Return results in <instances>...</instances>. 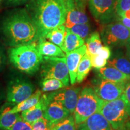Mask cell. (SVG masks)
I'll return each instance as SVG.
<instances>
[{
    "instance_id": "obj_21",
    "label": "cell",
    "mask_w": 130,
    "mask_h": 130,
    "mask_svg": "<svg viewBox=\"0 0 130 130\" xmlns=\"http://www.w3.org/2000/svg\"><path fill=\"white\" fill-rule=\"evenodd\" d=\"M20 117L19 113H12L10 107H6L0 113V129H9Z\"/></svg>"
},
{
    "instance_id": "obj_42",
    "label": "cell",
    "mask_w": 130,
    "mask_h": 130,
    "mask_svg": "<svg viewBox=\"0 0 130 130\" xmlns=\"http://www.w3.org/2000/svg\"><path fill=\"white\" fill-rule=\"evenodd\" d=\"M1 63H2V56H1V54L0 53V65H1Z\"/></svg>"
},
{
    "instance_id": "obj_8",
    "label": "cell",
    "mask_w": 130,
    "mask_h": 130,
    "mask_svg": "<svg viewBox=\"0 0 130 130\" xmlns=\"http://www.w3.org/2000/svg\"><path fill=\"white\" fill-rule=\"evenodd\" d=\"M87 3L92 15L101 25L115 21L117 0H88Z\"/></svg>"
},
{
    "instance_id": "obj_27",
    "label": "cell",
    "mask_w": 130,
    "mask_h": 130,
    "mask_svg": "<svg viewBox=\"0 0 130 130\" xmlns=\"http://www.w3.org/2000/svg\"><path fill=\"white\" fill-rule=\"evenodd\" d=\"M68 29L70 31L78 35L84 40L90 35V25L89 23L76 24L72 26L71 28Z\"/></svg>"
},
{
    "instance_id": "obj_32",
    "label": "cell",
    "mask_w": 130,
    "mask_h": 130,
    "mask_svg": "<svg viewBox=\"0 0 130 130\" xmlns=\"http://www.w3.org/2000/svg\"><path fill=\"white\" fill-rule=\"evenodd\" d=\"M129 9H130V0H117V15L121 16L123 12Z\"/></svg>"
},
{
    "instance_id": "obj_11",
    "label": "cell",
    "mask_w": 130,
    "mask_h": 130,
    "mask_svg": "<svg viewBox=\"0 0 130 130\" xmlns=\"http://www.w3.org/2000/svg\"><path fill=\"white\" fill-rule=\"evenodd\" d=\"M35 88L30 83L24 80H16L10 83L7 89V101L19 104L34 93Z\"/></svg>"
},
{
    "instance_id": "obj_17",
    "label": "cell",
    "mask_w": 130,
    "mask_h": 130,
    "mask_svg": "<svg viewBox=\"0 0 130 130\" xmlns=\"http://www.w3.org/2000/svg\"><path fill=\"white\" fill-rule=\"evenodd\" d=\"M107 65L130 75V60L119 49H117L111 54V57L107 61Z\"/></svg>"
},
{
    "instance_id": "obj_41",
    "label": "cell",
    "mask_w": 130,
    "mask_h": 130,
    "mask_svg": "<svg viewBox=\"0 0 130 130\" xmlns=\"http://www.w3.org/2000/svg\"><path fill=\"white\" fill-rule=\"evenodd\" d=\"M123 130H130V119L126 122Z\"/></svg>"
},
{
    "instance_id": "obj_22",
    "label": "cell",
    "mask_w": 130,
    "mask_h": 130,
    "mask_svg": "<svg viewBox=\"0 0 130 130\" xmlns=\"http://www.w3.org/2000/svg\"><path fill=\"white\" fill-rule=\"evenodd\" d=\"M41 96L42 91L37 90L32 94L31 96H30V97L23 101L19 102L14 107L11 108V112L12 113H20V112L28 109L39 102Z\"/></svg>"
},
{
    "instance_id": "obj_25",
    "label": "cell",
    "mask_w": 130,
    "mask_h": 130,
    "mask_svg": "<svg viewBox=\"0 0 130 130\" xmlns=\"http://www.w3.org/2000/svg\"><path fill=\"white\" fill-rule=\"evenodd\" d=\"M92 69L90 56L86 53L81 58L77 69V82L81 83L88 75Z\"/></svg>"
},
{
    "instance_id": "obj_29",
    "label": "cell",
    "mask_w": 130,
    "mask_h": 130,
    "mask_svg": "<svg viewBox=\"0 0 130 130\" xmlns=\"http://www.w3.org/2000/svg\"><path fill=\"white\" fill-rule=\"evenodd\" d=\"M32 130H51L53 126L48 120L42 117L31 124Z\"/></svg>"
},
{
    "instance_id": "obj_36",
    "label": "cell",
    "mask_w": 130,
    "mask_h": 130,
    "mask_svg": "<svg viewBox=\"0 0 130 130\" xmlns=\"http://www.w3.org/2000/svg\"><path fill=\"white\" fill-rule=\"evenodd\" d=\"M29 1L30 0H6L8 4L12 6H18Z\"/></svg>"
},
{
    "instance_id": "obj_30",
    "label": "cell",
    "mask_w": 130,
    "mask_h": 130,
    "mask_svg": "<svg viewBox=\"0 0 130 130\" xmlns=\"http://www.w3.org/2000/svg\"><path fill=\"white\" fill-rule=\"evenodd\" d=\"M90 59L92 66L97 69L105 67L107 64V61H108L98 54L90 56Z\"/></svg>"
},
{
    "instance_id": "obj_37",
    "label": "cell",
    "mask_w": 130,
    "mask_h": 130,
    "mask_svg": "<svg viewBox=\"0 0 130 130\" xmlns=\"http://www.w3.org/2000/svg\"><path fill=\"white\" fill-rule=\"evenodd\" d=\"M87 2H88V0H75V3L76 5L83 8H86V6Z\"/></svg>"
},
{
    "instance_id": "obj_26",
    "label": "cell",
    "mask_w": 130,
    "mask_h": 130,
    "mask_svg": "<svg viewBox=\"0 0 130 130\" xmlns=\"http://www.w3.org/2000/svg\"><path fill=\"white\" fill-rule=\"evenodd\" d=\"M40 85L42 90L44 92H54L66 87L61 81L54 78L43 79Z\"/></svg>"
},
{
    "instance_id": "obj_4",
    "label": "cell",
    "mask_w": 130,
    "mask_h": 130,
    "mask_svg": "<svg viewBox=\"0 0 130 130\" xmlns=\"http://www.w3.org/2000/svg\"><path fill=\"white\" fill-rule=\"evenodd\" d=\"M100 112L113 130H123L130 119V103L123 93L116 100L104 102Z\"/></svg>"
},
{
    "instance_id": "obj_6",
    "label": "cell",
    "mask_w": 130,
    "mask_h": 130,
    "mask_svg": "<svg viewBox=\"0 0 130 130\" xmlns=\"http://www.w3.org/2000/svg\"><path fill=\"white\" fill-rule=\"evenodd\" d=\"M40 67V74L43 79H57L61 81L66 87L69 86V71L65 57H43Z\"/></svg>"
},
{
    "instance_id": "obj_12",
    "label": "cell",
    "mask_w": 130,
    "mask_h": 130,
    "mask_svg": "<svg viewBox=\"0 0 130 130\" xmlns=\"http://www.w3.org/2000/svg\"><path fill=\"white\" fill-rule=\"evenodd\" d=\"M71 115V113L59 102L51 101L45 108L43 117L53 126Z\"/></svg>"
},
{
    "instance_id": "obj_16",
    "label": "cell",
    "mask_w": 130,
    "mask_h": 130,
    "mask_svg": "<svg viewBox=\"0 0 130 130\" xmlns=\"http://www.w3.org/2000/svg\"><path fill=\"white\" fill-rule=\"evenodd\" d=\"M89 22V18L86 13L85 8L79 7L75 4L66 9V19L64 24L66 28H70L76 24Z\"/></svg>"
},
{
    "instance_id": "obj_19",
    "label": "cell",
    "mask_w": 130,
    "mask_h": 130,
    "mask_svg": "<svg viewBox=\"0 0 130 130\" xmlns=\"http://www.w3.org/2000/svg\"><path fill=\"white\" fill-rule=\"evenodd\" d=\"M37 49L39 53L43 57H64L66 56L61 48L52 42L48 41L45 38L38 40Z\"/></svg>"
},
{
    "instance_id": "obj_34",
    "label": "cell",
    "mask_w": 130,
    "mask_h": 130,
    "mask_svg": "<svg viewBox=\"0 0 130 130\" xmlns=\"http://www.w3.org/2000/svg\"><path fill=\"white\" fill-rule=\"evenodd\" d=\"M115 21L121 22L122 24H123L126 28L130 29V19L117 16L116 18L115 19Z\"/></svg>"
},
{
    "instance_id": "obj_15",
    "label": "cell",
    "mask_w": 130,
    "mask_h": 130,
    "mask_svg": "<svg viewBox=\"0 0 130 130\" xmlns=\"http://www.w3.org/2000/svg\"><path fill=\"white\" fill-rule=\"evenodd\" d=\"M49 102L50 101L48 99L46 94L42 95L37 104L28 109L22 111L21 114V118L27 122L31 124L34 122L43 117V113Z\"/></svg>"
},
{
    "instance_id": "obj_20",
    "label": "cell",
    "mask_w": 130,
    "mask_h": 130,
    "mask_svg": "<svg viewBox=\"0 0 130 130\" xmlns=\"http://www.w3.org/2000/svg\"><path fill=\"white\" fill-rule=\"evenodd\" d=\"M66 35L61 49L65 54L73 51L84 45L85 41L78 36L66 28Z\"/></svg>"
},
{
    "instance_id": "obj_31",
    "label": "cell",
    "mask_w": 130,
    "mask_h": 130,
    "mask_svg": "<svg viewBox=\"0 0 130 130\" xmlns=\"http://www.w3.org/2000/svg\"><path fill=\"white\" fill-rule=\"evenodd\" d=\"M8 130H32L31 124L22 119L21 116Z\"/></svg>"
},
{
    "instance_id": "obj_5",
    "label": "cell",
    "mask_w": 130,
    "mask_h": 130,
    "mask_svg": "<svg viewBox=\"0 0 130 130\" xmlns=\"http://www.w3.org/2000/svg\"><path fill=\"white\" fill-rule=\"evenodd\" d=\"M104 103V101L98 96L92 87H84L80 91L73 113L75 124L78 125L91 115L100 111Z\"/></svg>"
},
{
    "instance_id": "obj_23",
    "label": "cell",
    "mask_w": 130,
    "mask_h": 130,
    "mask_svg": "<svg viewBox=\"0 0 130 130\" xmlns=\"http://www.w3.org/2000/svg\"><path fill=\"white\" fill-rule=\"evenodd\" d=\"M66 32V27L63 24V25L58 26L57 27L48 32L45 36V38L46 39H48L50 42L61 48L64 42Z\"/></svg>"
},
{
    "instance_id": "obj_40",
    "label": "cell",
    "mask_w": 130,
    "mask_h": 130,
    "mask_svg": "<svg viewBox=\"0 0 130 130\" xmlns=\"http://www.w3.org/2000/svg\"><path fill=\"white\" fill-rule=\"evenodd\" d=\"M121 16V17H123V18H126L130 19V9L128 10L125 11V12H124L122 14H121V16Z\"/></svg>"
},
{
    "instance_id": "obj_3",
    "label": "cell",
    "mask_w": 130,
    "mask_h": 130,
    "mask_svg": "<svg viewBox=\"0 0 130 130\" xmlns=\"http://www.w3.org/2000/svg\"><path fill=\"white\" fill-rule=\"evenodd\" d=\"M9 58L18 69L27 74L36 72L43 60L35 43L12 47L9 51Z\"/></svg>"
},
{
    "instance_id": "obj_38",
    "label": "cell",
    "mask_w": 130,
    "mask_h": 130,
    "mask_svg": "<svg viewBox=\"0 0 130 130\" xmlns=\"http://www.w3.org/2000/svg\"><path fill=\"white\" fill-rule=\"evenodd\" d=\"M65 6H66V9H69V8L71 7L72 6H74L75 4V0H64Z\"/></svg>"
},
{
    "instance_id": "obj_9",
    "label": "cell",
    "mask_w": 130,
    "mask_h": 130,
    "mask_svg": "<svg viewBox=\"0 0 130 130\" xmlns=\"http://www.w3.org/2000/svg\"><path fill=\"white\" fill-rule=\"evenodd\" d=\"M126 83L100 78L95 81L92 88L98 96L104 102H107L121 96L124 92Z\"/></svg>"
},
{
    "instance_id": "obj_28",
    "label": "cell",
    "mask_w": 130,
    "mask_h": 130,
    "mask_svg": "<svg viewBox=\"0 0 130 130\" xmlns=\"http://www.w3.org/2000/svg\"><path fill=\"white\" fill-rule=\"evenodd\" d=\"M77 125L75 122L74 116L70 115L61 121L54 125L51 130H77Z\"/></svg>"
},
{
    "instance_id": "obj_13",
    "label": "cell",
    "mask_w": 130,
    "mask_h": 130,
    "mask_svg": "<svg viewBox=\"0 0 130 130\" xmlns=\"http://www.w3.org/2000/svg\"><path fill=\"white\" fill-rule=\"evenodd\" d=\"M86 50L87 48L86 45H84L74 51L66 54L65 58L69 71L70 83L72 85H74L77 83L78 66L81 58L86 53Z\"/></svg>"
},
{
    "instance_id": "obj_7",
    "label": "cell",
    "mask_w": 130,
    "mask_h": 130,
    "mask_svg": "<svg viewBox=\"0 0 130 130\" xmlns=\"http://www.w3.org/2000/svg\"><path fill=\"white\" fill-rule=\"evenodd\" d=\"M100 36L105 45L119 48L125 46L130 39V29L115 21L102 26Z\"/></svg>"
},
{
    "instance_id": "obj_14",
    "label": "cell",
    "mask_w": 130,
    "mask_h": 130,
    "mask_svg": "<svg viewBox=\"0 0 130 130\" xmlns=\"http://www.w3.org/2000/svg\"><path fill=\"white\" fill-rule=\"evenodd\" d=\"M77 130H113L104 116L97 111L78 125Z\"/></svg>"
},
{
    "instance_id": "obj_10",
    "label": "cell",
    "mask_w": 130,
    "mask_h": 130,
    "mask_svg": "<svg viewBox=\"0 0 130 130\" xmlns=\"http://www.w3.org/2000/svg\"><path fill=\"white\" fill-rule=\"evenodd\" d=\"M81 90V87H64L46 95L50 101L59 102L72 115L75 109Z\"/></svg>"
},
{
    "instance_id": "obj_24",
    "label": "cell",
    "mask_w": 130,
    "mask_h": 130,
    "mask_svg": "<svg viewBox=\"0 0 130 130\" xmlns=\"http://www.w3.org/2000/svg\"><path fill=\"white\" fill-rule=\"evenodd\" d=\"M86 53L90 56L96 54L98 51L102 46L100 34L98 31L91 33L86 39Z\"/></svg>"
},
{
    "instance_id": "obj_2",
    "label": "cell",
    "mask_w": 130,
    "mask_h": 130,
    "mask_svg": "<svg viewBox=\"0 0 130 130\" xmlns=\"http://www.w3.org/2000/svg\"><path fill=\"white\" fill-rule=\"evenodd\" d=\"M1 29L8 44L12 47L32 44L39 40L36 27L26 10H18L6 17Z\"/></svg>"
},
{
    "instance_id": "obj_33",
    "label": "cell",
    "mask_w": 130,
    "mask_h": 130,
    "mask_svg": "<svg viewBox=\"0 0 130 130\" xmlns=\"http://www.w3.org/2000/svg\"><path fill=\"white\" fill-rule=\"evenodd\" d=\"M96 54L99 55V56L101 57L102 58L108 60L111 57L112 53L111 49H110V47L105 45V46H102L101 48L98 50Z\"/></svg>"
},
{
    "instance_id": "obj_35",
    "label": "cell",
    "mask_w": 130,
    "mask_h": 130,
    "mask_svg": "<svg viewBox=\"0 0 130 130\" xmlns=\"http://www.w3.org/2000/svg\"><path fill=\"white\" fill-rule=\"evenodd\" d=\"M123 94L125 96V98L130 103V80L125 84Z\"/></svg>"
},
{
    "instance_id": "obj_1",
    "label": "cell",
    "mask_w": 130,
    "mask_h": 130,
    "mask_svg": "<svg viewBox=\"0 0 130 130\" xmlns=\"http://www.w3.org/2000/svg\"><path fill=\"white\" fill-rule=\"evenodd\" d=\"M27 11L37 28L39 39L65 22L66 8L64 0H30Z\"/></svg>"
},
{
    "instance_id": "obj_39",
    "label": "cell",
    "mask_w": 130,
    "mask_h": 130,
    "mask_svg": "<svg viewBox=\"0 0 130 130\" xmlns=\"http://www.w3.org/2000/svg\"><path fill=\"white\" fill-rule=\"evenodd\" d=\"M125 46H126L125 56H126V57H127L130 60V39L128 41L127 43L126 44Z\"/></svg>"
},
{
    "instance_id": "obj_43",
    "label": "cell",
    "mask_w": 130,
    "mask_h": 130,
    "mask_svg": "<svg viewBox=\"0 0 130 130\" xmlns=\"http://www.w3.org/2000/svg\"><path fill=\"white\" fill-rule=\"evenodd\" d=\"M1 0H0V3H1Z\"/></svg>"
},
{
    "instance_id": "obj_18",
    "label": "cell",
    "mask_w": 130,
    "mask_h": 130,
    "mask_svg": "<svg viewBox=\"0 0 130 130\" xmlns=\"http://www.w3.org/2000/svg\"><path fill=\"white\" fill-rule=\"evenodd\" d=\"M98 75L100 78L115 82L127 83L130 80V75L124 74L112 66H105L98 69Z\"/></svg>"
}]
</instances>
